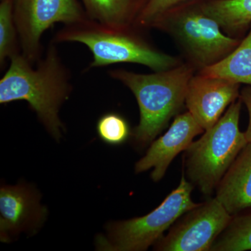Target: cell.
I'll return each mask as SVG.
<instances>
[{"label": "cell", "mask_w": 251, "mask_h": 251, "mask_svg": "<svg viewBox=\"0 0 251 251\" xmlns=\"http://www.w3.org/2000/svg\"><path fill=\"white\" fill-rule=\"evenodd\" d=\"M48 216L39 193L27 184L2 186L0 189V239L11 242L21 233L32 235Z\"/></svg>", "instance_id": "cell-9"}, {"label": "cell", "mask_w": 251, "mask_h": 251, "mask_svg": "<svg viewBox=\"0 0 251 251\" xmlns=\"http://www.w3.org/2000/svg\"><path fill=\"white\" fill-rule=\"evenodd\" d=\"M88 18L77 0L14 1V20L21 53L33 64L42 57L41 41L46 30L57 23L67 25Z\"/></svg>", "instance_id": "cell-7"}, {"label": "cell", "mask_w": 251, "mask_h": 251, "mask_svg": "<svg viewBox=\"0 0 251 251\" xmlns=\"http://www.w3.org/2000/svg\"><path fill=\"white\" fill-rule=\"evenodd\" d=\"M251 250V210L232 216L211 246L210 251Z\"/></svg>", "instance_id": "cell-16"}, {"label": "cell", "mask_w": 251, "mask_h": 251, "mask_svg": "<svg viewBox=\"0 0 251 251\" xmlns=\"http://www.w3.org/2000/svg\"><path fill=\"white\" fill-rule=\"evenodd\" d=\"M242 103L239 97L215 125L185 151L188 179L206 196L212 194L248 144L245 134L239 129Z\"/></svg>", "instance_id": "cell-4"}, {"label": "cell", "mask_w": 251, "mask_h": 251, "mask_svg": "<svg viewBox=\"0 0 251 251\" xmlns=\"http://www.w3.org/2000/svg\"><path fill=\"white\" fill-rule=\"evenodd\" d=\"M200 73L251 86V25L249 34L231 53Z\"/></svg>", "instance_id": "cell-15"}, {"label": "cell", "mask_w": 251, "mask_h": 251, "mask_svg": "<svg viewBox=\"0 0 251 251\" xmlns=\"http://www.w3.org/2000/svg\"><path fill=\"white\" fill-rule=\"evenodd\" d=\"M204 131L189 112L177 115L168 131L152 142L146 154L136 163L135 173L153 169L151 179L155 182L160 181L175 157L186 151L193 138Z\"/></svg>", "instance_id": "cell-11"}, {"label": "cell", "mask_w": 251, "mask_h": 251, "mask_svg": "<svg viewBox=\"0 0 251 251\" xmlns=\"http://www.w3.org/2000/svg\"><path fill=\"white\" fill-rule=\"evenodd\" d=\"M201 2L171 10L151 27L173 36L188 54L191 64L202 70L227 57L242 40L223 32L217 21L203 11Z\"/></svg>", "instance_id": "cell-5"}, {"label": "cell", "mask_w": 251, "mask_h": 251, "mask_svg": "<svg viewBox=\"0 0 251 251\" xmlns=\"http://www.w3.org/2000/svg\"><path fill=\"white\" fill-rule=\"evenodd\" d=\"M240 84L199 74L188 84L186 104L188 112L205 130L219 121L225 110L240 97Z\"/></svg>", "instance_id": "cell-10"}, {"label": "cell", "mask_w": 251, "mask_h": 251, "mask_svg": "<svg viewBox=\"0 0 251 251\" xmlns=\"http://www.w3.org/2000/svg\"><path fill=\"white\" fill-rule=\"evenodd\" d=\"M193 184L183 173L176 189L158 207L147 215L107 226V235L97 239V249L109 251H144L154 245L167 229L198 205L191 199Z\"/></svg>", "instance_id": "cell-6"}, {"label": "cell", "mask_w": 251, "mask_h": 251, "mask_svg": "<svg viewBox=\"0 0 251 251\" xmlns=\"http://www.w3.org/2000/svg\"><path fill=\"white\" fill-rule=\"evenodd\" d=\"M14 1H17V0H14Z\"/></svg>", "instance_id": "cell-21"}, {"label": "cell", "mask_w": 251, "mask_h": 251, "mask_svg": "<svg viewBox=\"0 0 251 251\" xmlns=\"http://www.w3.org/2000/svg\"><path fill=\"white\" fill-rule=\"evenodd\" d=\"M240 99L245 104L249 112V122L247 130L244 132L248 143H251V86L244 87L240 92Z\"/></svg>", "instance_id": "cell-20"}, {"label": "cell", "mask_w": 251, "mask_h": 251, "mask_svg": "<svg viewBox=\"0 0 251 251\" xmlns=\"http://www.w3.org/2000/svg\"><path fill=\"white\" fill-rule=\"evenodd\" d=\"M138 27H110L88 18L64 25L52 41L76 42L87 46L93 57L91 69L130 63L161 72L181 64L179 58L158 50L144 39L137 32Z\"/></svg>", "instance_id": "cell-3"}, {"label": "cell", "mask_w": 251, "mask_h": 251, "mask_svg": "<svg viewBox=\"0 0 251 251\" xmlns=\"http://www.w3.org/2000/svg\"><path fill=\"white\" fill-rule=\"evenodd\" d=\"M97 131L103 143L113 146L125 143L130 135L128 122L116 112H108L102 115L97 122Z\"/></svg>", "instance_id": "cell-18"}, {"label": "cell", "mask_w": 251, "mask_h": 251, "mask_svg": "<svg viewBox=\"0 0 251 251\" xmlns=\"http://www.w3.org/2000/svg\"><path fill=\"white\" fill-rule=\"evenodd\" d=\"M55 43L51 42L36 67L22 53L14 56L0 80V103L25 100L42 125L57 141L64 125L59 110L72 93L70 71L66 67Z\"/></svg>", "instance_id": "cell-1"}, {"label": "cell", "mask_w": 251, "mask_h": 251, "mask_svg": "<svg viewBox=\"0 0 251 251\" xmlns=\"http://www.w3.org/2000/svg\"><path fill=\"white\" fill-rule=\"evenodd\" d=\"M21 53L17 27L14 20V0H1L0 4V64Z\"/></svg>", "instance_id": "cell-17"}, {"label": "cell", "mask_w": 251, "mask_h": 251, "mask_svg": "<svg viewBox=\"0 0 251 251\" xmlns=\"http://www.w3.org/2000/svg\"><path fill=\"white\" fill-rule=\"evenodd\" d=\"M91 20L114 27L135 25L145 0H82Z\"/></svg>", "instance_id": "cell-13"}, {"label": "cell", "mask_w": 251, "mask_h": 251, "mask_svg": "<svg viewBox=\"0 0 251 251\" xmlns=\"http://www.w3.org/2000/svg\"><path fill=\"white\" fill-rule=\"evenodd\" d=\"M232 216L217 198L200 203L183 214L154 244L158 251H209Z\"/></svg>", "instance_id": "cell-8"}, {"label": "cell", "mask_w": 251, "mask_h": 251, "mask_svg": "<svg viewBox=\"0 0 251 251\" xmlns=\"http://www.w3.org/2000/svg\"><path fill=\"white\" fill-rule=\"evenodd\" d=\"M201 6L229 36L239 38L250 27L251 0H206Z\"/></svg>", "instance_id": "cell-14"}, {"label": "cell", "mask_w": 251, "mask_h": 251, "mask_svg": "<svg viewBox=\"0 0 251 251\" xmlns=\"http://www.w3.org/2000/svg\"><path fill=\"white\" fill-rule=\"evenodd\" d=\"M206 0H145L136 19L135 26L140 28L151 27L153 23L163 15L184 5Z\"/></svg>", "instance_id": "cell-19"}, {"label": "cell", "mask_w": 251, "mask_h": 251, "mask_svg": "<svg viewBox=\"0 0 251 251\" xmlns=\"http://www.w3.org/2000/svg\"><path fill=\"white\" fill-rule=\"evenodd\" d=\"M216 198L231 216L251 210V143H248L216 188Z\"/></svg>", "instance_id": "cell-12"}, {"label": "cell", "mask_w": 251, "mask_h": 251, "mask_svg": "<svg viewBox=\"0 0 251 251\" xmlns=\"http://www.w3.org/2000/svg\"><path fill=\"white\" fill-rule=\"evenodd\" d=\"M108 74L134 94L140 117L133 137L138 145L145 146L152 143L184 105L188 84L194 75V66L181 64L151 74L122 69L110 71Z\"/></svg>", "instance_id": "cell-2"}]
</instances>
